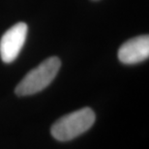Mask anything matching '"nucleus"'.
<instances>
[{"mask_svg": "<svg viewBox=\"0 0 149 149\" xmlns=\"http://www.w3.org/2000/svg\"><path fill=\"white\" fill-rule=\"evenodd\" d=\"M96 116L89 108H83L59 118L52 126V136L57 141H72L93 126Z\"/></svg>", "mask_w": 149, "mask_h": 149, "instance_id": "f257e3e1", "label": "nucleus"}, {"mask_svg": "<svg viewBox=\"0 0 149 149\" xmlns=\"http://www.w3.org/2000/svg\"><path fill=\"white\" fill-rule=\"evenodd\" d=\"M61 67L60 59L52 56L26 74L16 87L17 96H29L42 91L54 79Z\"/></svg>", "mask_w": 149, "mask_h": 149, "instance_id": "f03ea898", "label": "nucleus"}, {"mask_svg": "<svg viewBox=\"0 0 149 149\" xmlns=\"http://www.w3.org/2000/svg\"><path fill=\"white\" fill-rule=\"evenodd\" d=\"M27 24L17 22L3 34L0 40V56L3 62L11 63L17 57L27 36Z\"/></svg>", "mask_w": 149, "mask_h": 149, "instance_id": "7ed1b4c3", "label": "nucleus"}, {"mask_svg": "<svg viewBox=\"0 0 149 149\" xmlns=\"http://www.w3.org/2000/svg\"><path fill=\"white\" fill-rule=\"evenodd\" d=\"M149 56V36L142 35L128 40L118 50V58L124 64H136Z\"/></svg>", "mask_w": 149, "mask_h": 149, "instance_id": "20e7f679", "label": "nucleus"}]
</instances>
